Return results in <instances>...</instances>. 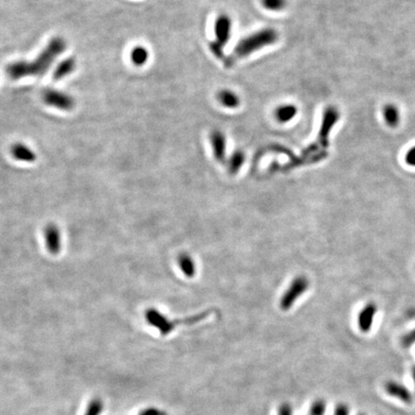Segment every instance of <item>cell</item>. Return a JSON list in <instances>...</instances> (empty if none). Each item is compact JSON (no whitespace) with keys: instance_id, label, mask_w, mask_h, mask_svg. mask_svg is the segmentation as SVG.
Here are the masks:
<instances>
[{"instance_id":"1","label":"cell","mask_w":415,"mask_h":415,"mask_svg":"<svg viewBox=\"0 0 415 415\" xmlns=\"http://www.w3.org/2000/svg\"><path fill=\"white\" fill-rule=\"evenodd\" d=\"M66 48L67 43L63 38H53L35 60L31 62L18 61L12 63L6 67V73L13 80H18L27 76H42Z\"/></svg>"},{"instance_id":"2","label":"cell","mask_w":415,"mask_h":415,"mask_svg":"<svg viewBox=\"0 0 415 415\" xmlns=\"http://www.w3.org/2000/svg\"><path fill=\"white\" fill-rule=\"evenodd\" d=\"M278 40L279 33L274 28H264L250 34L237 43L228 62L231 65L238 59L245 58L258 50L274 45Z\"/></svg>"},{"instance_id":"3","label":"cell","mask_w":415,"mask_h":415,"mask_svg":"<svg viewBox=\"0 0 415 415\" xmlns=\"http://www.w3.org/2000/svg\"><path fill=\"white\" fill-rule=\"evenodd\" d=\"M232 22L228 15H220L215 22V41L211 44V49L217 58H222L224 55L225 46L230 41L232 36Z\"/></svg>"},{"instance_id":"4","label":"cell","mask_w":415,"mask_h":415,"mask_svg":"<svg viewBox=\"0 0 415 415\" xmlns=\"http://www.w3.org/2000/svg\"><path fill=\"white\" fill-rule=\"evenodd\" d=\"M339 118L340 113L336 107L329 106L325 109L318 134V144L320 147L327 148L329 146V135Z\"/></svg>"},{"instance_id":"5","label":"cell","mask_w":415,"mask_h":415,"mask_svg":"<svg viewBox=\"0 0 415 415\" xmlns=\"http://www.w3.org/2000/svg\"><path fill=\"white\" fill-rule=\"evenodd\" d=\"M42 96L46 105L62 111H70L75 105L74 99L69 94L61 91L48 89L43 92Z\"/></svg>"},{"instance_id":"6","label":"cell","mask_w":415,"mask_h":415,"mask_svg":"<svg viewBox=\"0 0 415 415\" xmlns=\"http://www.w3.org/2000/svg\"><path fill=\"white\" fill-rule=\"evenodd\" d=\"M309 287V281L301 276L291 282L289 288L283 294L281 300V309L282 311H288L296 299L300 297Z\"/></svg>"},{"instance_id":"7","label":"cell","mask_w":415,"mask_h":415,"mask_svg":"<svg viewBox=\"0 0 415 415\" xmlns=\"http://www.w3.org/2000/svg\"><path fill=\"white\" fill-rule=\"evenodd\" d=\"M145 318L148 322V324L157 328L161 334L166 335L173 331V329L177 326L176 320L171 321L166 316L161 314L159 311L155 309H149L145 313Z\"/></svg>"},{"instance_id":"8","label":"cell","mask_w":415,"mask_h":415,"mask_svg":"<svg viewBox=\"0 0 415 415\" xmlns=\"http://www.w3.org/2000/svg\"><path fill=\"white\" fill-rule=\"evenodd\" d=\"M384 390L389 396L397 399L405 404H412L414 402V394L402 382L393 380L387 381L384 383Z\"/></svg>"},{"instance_id":"9","label":"cell","mask_w":415,"mask_h":415,"mask_svg":"<svg viewBox=\"0 0 415 415\" xmlns=\"http://www.w3.org/2000/svg\"><path fill=\"white\" fill-rule=\"evenodd\" d=\"M46 248L52 255H57L61 250V233L56 225L49 224L45 229Z\"/></svg>"},{"instance_id":"10","label":"cell","mask_w":415,"mask_h":415,"mask_svg":"<svg viewBox=\"0 0 415 415\" xmlns=\"http://www.w3.org/2000/svg\"><path fill=\"white\" fill-rule=\"evenodd\" d=\"M376 313H377V306L374 303H368L361 311L358 317V324L362 332H368L371 330Z\"/></svg>"},{"instance_id":"11","label":"cell","mask_w":415,"mask_h":415,"mask_svg":"<svg viewBox=\"0 0 415 415\" xmlns=\"http://www.w3.org/2000/svg\"><path fill=\"white\" fill-rule=\"evenodd\" d=\"M211 143L214 156L220 163H223L226 157V137L219 130H215L211 134Z\"/></svg>"},{"instance_id":"12","label":"cell","mask_w":415,"mask_h":415,"mask_svg":"<svg viewBox=\"0 0 415 415\" xmlns=\"http://www.w3.org/2000/svg\"><path fill=\"white\" fill-rule=\"evenodd\" d=\"M12 156L20 162L33 163L37 159L36 153L23 143H16L11 148Z\"/></svg>"},{"instance_id":"13","label":"cell","mask_w":415,"mask_h":415,"mask_svg":"<svg viewBox=\"0 0 415 415\" xmlns=\"http://www.w3.org/2000/svg\"><path fill=\"white\" fill-rule=\"evenodd\" d=\"M75 67H76V61L73 58L64 59L55 68L53 72V79L58 81L65 78L66 76L74 71Z\"/></svg>"},{"instance_id":"14","label":"cell","mask_w":415,"mask_h":415,"mask_svg":"<svg viewBox=\"0 0 415 415\" xmlns=\"http://www.w3.org/2000/svg\"><path fill=\"white\" fill-rule=\"evenodd\" d=\"M218 101L221 105L228 109H235L240 104V98L239 96L231 90H221L217 94Z\"/></svg>"},{"instance_id":"15","label":"cell","mask_w":415,"mask_h":415,"mask_svg":"<svg viewBox=\"0 0 415 415\" xmlns=\"http://www.w3.org/2000/svg\"><path fill=\"white\" fill-rule=\"evenodd\" d=\"M298 113V109L293 104H283L279 106L275 111L276 118L282 122L286 123L292 120Z\"/></svg>"},{"instance_id":"16","label":"cell","mask_w":415,"mask_h":415,"mask_svg":"<svg viewBox=\"0 0 415 415\" xmlns=\"http://www.w3.org/2000/svg\"><path fill=\"white\" fill-rule=\"evenodd\" d=\"M382 116L385 120V123L391 127L395 128L399 125L400 122V112L397 106L394 104H386L382 108Z\"/></svg>"},{"instance_id":"17","label":"cell","mask_w":415,"mask_h":415,"mask_svg":"<svg viewBox=\"0 0 415 415\" xmlns=\"http://www.w3.org/2000/svg\"><path fill=\"white\" fill-rule=\"evenodd\" d=\"M178 263L184 274L187 278H192L195 275V265L193 260L186 254H182L178 258Z\"/></svg>"},{"instance_id":"18","label":"cell","mask_w":415,"mask_h":415,"mask_svg":"<svg viewBox=\"0 0 415 415\" xmlns=\"http://www.w3.org/2000/svg\"><path fill=\"white\" fill-rule=\"evenodd\" d=\"M149 59V52L143 46H137L131 52V60L134 65L141 67L147 63Z\"/></svg>"},{"instance_id":"19","label":"cell","mask_w":415,"mask_h":415,"mask_svg":"<svg viewBox=\"0 0 415 415\" xmlns=\"http://www.w3.org/2000/svg\"><path fill=\"white\" fill-rule=\"evenodd\" d=\"M245 155L242 151L237 150L232 153L229 162H228V169L231 174H235L239 171L240 167L244 164Z\"/></svg>"},{"instance_id":"20","label":"cell","mask_w":415,"mask_h":415,"mask_svg":"<svg viewBox=\"0 0 415 415\" xmlns=\"http://www.w3.org/2000/svg\"><path fill=\"white\" fill-rule=\"evenodd\" d=\"M327 412V403L324 399H316L310 408V415H325Z\"/></svg>"},{"instance_id":"21","label":"cell","mask_w":415,"mask_h":415,"mask_svg":"<svg viewBox=\"0 0 415 415\" xmlns=\"http://www.w3.org/2000/svg\"><path fill=\"white\" fill-rule=\"evenodd\" d=\"M262 3L266 10L280 12L286 7L287 0H262Z\"/></svg>"},{"instance_id":"22","label":"cell","mask_w":415,"mask_h":415,"mask_svg":"<svg viewBox=\"0 0 415 415\" xmlns=\"http://www.w3.org/2000/svg\"><path fill=\"white\" fill-rule=\"evenodd\" d=\"M103 410V404L99 399H93L88 406L85 415H99Z\"/></svg>"},{"instance_id":"23","label":"cell","mask_w":415,"mask_h":415,"mask_svg":"<svg viewBox=\"0 0 415 415\" xmlns=\"http://www.w3.org/2000/svg\"><path fill=\"white\" fill-rule=\"evenodd\" d=\"M401 343L403 345V347L405 348H409L412 345H414L415 343V329L412 330L411 332L406 333L401 340Z\"/></svg>"},{"instance_id":"24","label":"cell","mask_w":415,"mask_h":415,"mask_svg":"<svg viewBox=\"0 0 415 415\" xmlns=\"http://www.w3.org/2000/svg\"><path fill=\"white\" fill-rule=\"evenodd\" d=\"M333 415H350V408L344 403H339L335 406Z\"/></svg>"},{"instance_id":"25","label":"cell","mask_w":415,"mask_h":415,"mask_svg":"<svg viewBox=\"0 0 415 415\" xmlns=\"http://www.w3.org/2000/svg\"><path fill=\"white\" fill-rule=\"evenodd\" d=\"M405 160L409 166H415V145L407 152Z\"/></svg>"},{"instance_id":"26","label":"cell","mask_w":415,"mask_h":415,"mask_svg":"<svg viewBox=\"0 0 415 415\" xmlns=\"http://www.w3.org/2000/svg\"><path fill=\"white\" fill-rule=\"evenodd\" d=\"M138 415H167V414L157 408H148L143 410Z\"/></svg>"},{"instance_id":"27","label":"cell","mask_w":415,"mask_h":415,"mask_svg":"<svg viewBox=\"0 0 415 415\" xmlns=\"http://www.w3.org/2000/svg\"><path fill=\"white\" fill-rule=\"evenodd\" d=\"M293 415V411H292V408H291V406H290L289 404L284 403V404H282V405L279 407V410H278V415Z\"/></svg>"},{"instance_id":"28","label":"cell","mask_w":415,"mask_h":415,"mask_svg":"<svg viewBox=\"0 0 415 415\" xmlns=\"http://www.w3.org/2000/svg\"><path fill=\"white\" fill-rule=\"evenodd\" d=\"M412 377H413V381H414V383H415V366H413V368H412Z\"/></svg>"},{"instance_id":"29","label":"cell","mask_w":415,"mask_h":415,"mask_svg":"<svg viewBox=\"0 0 415 415\" xmlns=\"http://www.w3.org/2000/svg\"><path fill=\"white\" fill-rule=\"evenodd\" d=\"M365 415V414H360V415Z\"/></svg>"}]
</instances>
